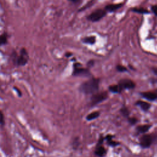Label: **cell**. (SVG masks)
I'll use <instances>...</instances> for the list:
<instances>
[{
    "label": "cell",
    "instance_id": "obj_1",
    "mask_svg": "<svg viewBox=\"0 0 157 157\" xmlns=\"http://www.w3.org/2000/svg\"><path fill=\"white\" fill-rule=\"evenodd\" d=\"M100 79L91 78L83 82L79 86V90L85 94H94L98 93L99 88Z\"/></svg>",
    "mask_w": 157,
    "mask_h": 157
},
{
    "label": "cell",
    "instance_id": "obj_2",
    "mask_svg": "<svg viewBox=\"0 0 157 157\" xmlns=\"http://www.w3.org/2000/svg\"><path fill=\"white\" fill-rule=\"evenodd\" d=\"M12 59L14 64L18 66H23L26 65L29 59V55L25 48H22L20 51V54L17 55L15 52H13L12 55Z\"/></svg>",
    "mask_w": 157,
    "mask_h": 157
},
{
    "label": "cell",
    "instance_id": "obj_3",
    "mask_svg": "<svg viewBox=\"0 0 157 157\" xmlns=\"http://www.w3.org/2000/svg\"><path fill=\"white\" fill-rule=\"evenodd\" d=\"M109 97L108 93L107 91H101L96 93L93 94L90 98V104L91 106H94L105 100Z\"/></svg>",
    "mask_w": 157,
    "mask_h": 157
},
{
    "label": "cell",
    "instance_id": "obj_4",
    "mask_svg": "<svg viewBox=\"0 0 157 157\" xmlns=\"http://www.w3.org/2000/svg\"><path fill=\"white\" fill-rule=\"evenodd\" d=\"M72 74L74 76L88 77L91 75V72L89 68H83L80 63H75L74 64V69Z\"/></svg>",
    "mask_w": 157,
    "mask_h": 157
},
{
    "label": "cell",
    "instance_id": "obj_5",
    "mask_svg": "<svg viewBox=\"0 0 157 157\" xmlns=\"http://www.w3.org/2000/svg\"><path fill=\"white\" fill-rule=\"evenodd\" d=\"M107 14V12L105 9H98L92 12L87 17V20L92 22H96L99 21L103 17H104Z\"/></svg>",
    "mask_w": 157,
    "mask_h": 157
},
{
    "label": "cell",
    "instance_id": "obj_6",
    "mask_svg": "<svg viewBox=\"0 0 157 157\" xmlns=\"http://www.w3.org/2000/svg\"><path fill=\"white\" fill-rule=\"evenodd\" d=\"M153 138L151 134H144L139 139V145L143 148H149L152 142Z\"/></svg>",
    "mask_w": 157,
    "mask_h": 157
},
{
    "label": "cell",
    "instance_id": "obj_7",
    "mask_svg": "<svg viewBox=\"0 0 157 157\" xmlns=\"http://www.w3.org/2000/svg\"><path fill=\"white\" fill-rule=\"evenodd\" d=\"M118 85L122 90L133 89L136 86L135 83L129 78H121L118 81Z\"/></svg>",
    "mask_w": 157,
    "mask_h": 157
},
{
    "label": "cell",
    "instance_id": "obj_8",
    "mask_svg": "<svg viewBox=\"0 0 157 157\" xmlns=\"http://www.w3.org/2000/svg\"><path fill=\"white\" fill-rule=\"evenodd\" d=\"M123 6V3H118V4H107L105 6L104 9L107 12H113L121 8Z\"/></svg>",
    "mask_w": 157,
    "mask_h": 157
},
{
    "label": "cell",
    "instance_id": "obj_9",
    "mask_svg": "<svg viewBox=\"0 0 157 157\" xmlns=\"http://www.w3.org/2000/svg\"><path fill=\"white\" fill-rule=\"evenodd\" d=\"M94 153L96 156L98 157H105L107 154V150L102 145L96 147V149L94 151Z\"/></svg>",
    "mask_w": 157,
    "mask_h": 157
},
{
    "label": "cell",
    "instance_id": "obj_10",
    "mask_svg": "<svg viewBox=\"0 0 157 157\" xmlns=\"http://www.w3.org/2000/svg\"><path fill=\"white\" fill-rule=\"evenodd\" d=\"M140 94L143 98L150 101H153L157 99V94L155 92H143L141 93Z\"/></svg>",
    "mask_w": 157,
    "mask_h": 157
},
{
    "label": "cell",
    "instance_id": "obj_11",
    "mask_svg": "<svg viewBox=\"0 0 157 157\" xmlns=\"http://www.w3.org/2000/svg\"><path fill=\"white\" fill-rule=\"evenodd\" d=\"M113 137H114V136H113L112 134H107L104 137L105 140L107 141V145L112 147H117L120 145V143L118 142H116V141L112 140Z\"/></svg>",
    "mask_w": 157,
    "mask_h": 157
},
{
    "label": "cell",
    "instance_id": "obj_12",
    "mask_svg": "<svg viewBox=\"0 0 157 157\" xmlns=\"http://www.w3.org/2000/svg\"><path fill=\"white\" fill-rule=\"evenodd\" d=\"M135 104L136 105H138L140 107V109L144 111V112H147L148 111L150 107H151V104L147 102H145V101H137V102H136Z\"/></svg>",
    "mask_w": 157,
    "mask_h": 157
},
{
    "label": "cell",
    "instance_id": "obj_13",
    "mask_svg": "<svg viewBox=\"0 0 157 157\" xmlns=\"http://www.w3.org/2000/svg\"><path fill=\"white\" fill-rule=\"evenodd\" d=\"M151 128L150 124H142L139 125L136 127V131L138 134H145Z\"/></svg>",
    "mask_w": 157,
    "mask_h": 157
},
{
    "label": "cell",
    "instance_id": "obj_14",
    "mask_svg": "<svg viewBox=\"0 0 157 157\" xmlns=\"http://www.w3.org/2000/svg\"><path fill=\"white\" fill-rule=\"evenodd\" d=\"M96 40V38L94 36H86L82 39V41L84 44H94Z\"/></svg>",
    "mask_w": 157,
    "mask_h": 157
},
{
    "label": "cell",
    "instance_id": "obj_15",
    "mask_svg": "<svg viewBox=\"0 0 157 157\" xmlns=\"http://www.w3.org/2000/svg\"><path fill=\"white\" fill-rule=\"evenodd\" d=\"M108 89H109L110 92L113 93H121V91H123L118 84L117 85H110L109 86Z\"/></svg>",
    "mask_w": 157,
    "mask_h": 157
},
{
    "label": "cell",
    "instance_id": "obj_16",
    "mask_svg": "<svg viewBox=\"0 0 157 157\" xmlns=\"http://www.w3.org/2000/svg\"><path fill=\"white\" fill-rule=\"evenodd\" d=\"M99 115H100V112L99 111H94L87 115V116L86 117V120L87 121H91L93 120H94L98 118Z\"/></svg>",
    "mask_w": 157,
    "mask_h": 157
},
{
    "label": "cell",
    "instance_id": "obj_17",
    "mask_svg": "<svg viewBox=\"0 0 157 157\" xmlns=\"http://www.w3.org/2000/svg\"><path fill=\"white\" fill-rule=\"evenodd\" d=\"M120 113H121V114L123 116V117H126V118H129V114H130V112H129V109H128V107H126V106H123V107H121V108L120 109Z\"/></svg>",
    "mask_w": 157,
    "mask_h": 157
},
{
    "label": "cell",
    "instance_id": "obj_18",
    "mask_svg": "<svg viewBox=\"0 0 157 157\" xmlns=\"http://www.w3.org/2000/svg\"><path fill=\"white\" fill-rule=\"evenodd\" d=\"M131 10L132 12L139 13H142V14H145V13H149V11L147 9H144V8H142V7H140V8L134 7V8H132Z\"/></svg>",
    "mask_w": 157,
    "mask_h": 157
},
{
    "label": "cell",
    "instance_id": "obj_19",
    "mask_svg": "<svg viewBox=\"0 0 157 157\" xmlns=\"http://www.w3.org/2000/svg\"><path fill=\"white\" fill-rule=\"evenodd\" d=\"M7 43V33L4 32L0 36V44L1 45H5Z\"/></svg>",
    "mask_w": 157,
    "mask_h": 157
},
{
    "label": "cell",
    "instance_id": "obj_20",
    "mask_svg": "<svg viewBox=\"0 0 157 157\" xmlns=\"http://www.w3.org/2000/svg\"><path fill=\"white\" fill-rule=\"evenodd\" d=\"M116 69L120 72H124L128 71V69L125 66L121 64H117L116 66Z\"/></svg>",
    "mask_w": 157,
    "mask_h": 157
},
{
    "label": "cell",
    "instance_id": "obj_21",
    "mask_svg": "<svg viewBox=\"0 0 157 157\" xmlns=\"http://www.w3.org/2000/svg\"><path fill=\"white\" fill-rule=\"evenodd\" d=\"M94 3V1H89L85 6H83V7H82L81 8H80V9L78 10V12H80V11L84 10L85 9H87L88 7H91V6H93Z\"/></svg>",
    "mask_w": 157,
    "mask_h": 157
},
{
    "label": "cell",
    "instance_id": "obj_22",
    "mask_svg": "<svg viewBox=\"0 0 157 157\" xmlns=\"http://www.w3.org/2000/svg\"><path fill=\"white\" fill-rule=\"evenodd\" d=\"M128 120L129 123L130 124H131V125L136 124L137 123V121H138V120L136 118H135V117H129L128 118Z\"/></svg>",
    "mask_w": 157,
    "mask_h": 157
},
{
    "label": "cell",
    "instance_id": "obj_23",
    "mask_svg": "<svg viewBox=\"0 0 157 157\" xmlns=\"http://www.w3.org/2000/svg\"><path fill=\"white\" fill-rule=\"evenodd\" d=\"M104 140H105V137L103 136H100V137H99V138L98 140V143H97L96 147H99V146L102 145Z\"/></svg>",
    "mask_w": 157,
    "mask_h": 157
},
{
    "label": "cell",
    "instance_id": "obj_24",
    "mask_svg": "<svg viewBox=\"0 0 157 157\" xmlns=\"http://www.w3.org/2000/svg\"><path fill=\"white\" fill-rule=\"evenodd\" d=\"M72 145H73V147H74L75 149L77 148V147L79 145V140H78V138H76V139H75L74 140Z\"/></svg>",
    "mask_w": 157,
    "mask_h": 157
},
{
    "label": "cell",
    "instance_id": "obj_25",
    "mask_svg": "<svg viewBox=\"0 0 157 157\" xmlns=\"http://www.w3.org/2000/svg\"><path fill=\"white\" fill-rule=\"evenodd\" d=\"M151 11L153 12V13L156 16H157V6H156V5L151 6Z\"/></svg>",
    "mask_w": 157,
    "mask_h": 157
},
{
    "label": "cell",
    "instance_id": "obj_26",
    "mask_svg": "<svg viewBox=\"0 0 157 157\" xmlns=\"http://www.w3.org/2000/svg\"><path fill=\"white\" fill-rule=\"evenodd\" d=\"M0 115H1V121H0L1 126V127H2L4 124V115L1 111L0 113Z\"/></svg>",
    "mask_w": 157,
    "mask_h": 157
},
{
    "label": "cell",
    "instance_id": "obj_27",
    "mask_svg": "<svg viewBox=\"0 0 157 157\" xmlns=\"http://www.w3.org/2000/svg\"><path fill=\"white\" fill-rule=\"evenodd\" d=\"M94 61L93 60V59H91V60L88 61V63L86 64V66H88V68H90V67H91L94 65Z\"/></svg>",
    "mask_w": 157,
    "mask_h": 157
},
{
    "label": "cell",
    "instance_id": "obj_28",
    "mask_svg": "<svg viewBox=\"0 0 157 157\" xmlns=\"http://www.w3.org/2000/svg\"><path fill=\"white\" fill-rule=\"evenodd\" d=\"M13 90L16 91V92L17 93V94H18V96H20V97L21 96V95H22L21 92V91H20L18 88H17L16 86H13Z\"/></svg>",
    "mask_w": 157,
    "mask_h": 157
},
{
    "label": "cell",
    "instance_id": "obj_29",
    "mask_svg": "<svg viewBox=\"0 0 157 157\" xmlns=\"http://www.w3.org/2000/svg\"><path fill=\"white\" fill-rule=\"evenodd\" d=\"M152 71L153 72V73L156 75H157V68H153Z\"/></svg>",
    "mask_w": 157,
    "mask_h": 157
},
{
    "label": "cell",
    "instance_id": "obj_30",
    "mask_svg": "<svg viewBox=\"0 0 157 157\" xmlns=\"http://www.w3.org/2000/svg\"><path fill=\"white\" fill-rule=\"evenodd\" d=\"M72 54L71 53H66V54H65V56H66V57H69V56H72Z\"/></svg>",
    "mask_w": 157,
    "mask_h": 157
},
{
    "label": "cell",
    "instance_id": "obj_31",
    "mask_svg": "<svg viewBox=\"0 0 157 157\" xmlns=\"http://www.w3.org/2000/svg\"><path fill=\"white\" fill-rule=\"evenodd\" d=\"M70 2H72V3L75 4V3H78V2H80V1H75V0H73V1H70Z\"/></svg>",
    "mask_w": 157,
    "mask_h": 157
},
{
    "label": "cell",
    "instance_id": "obj_32",
    "mask_svg": "<svg viewBox=\"0 0 157 157\" xmlns=\"http://www.w3.org/2000/svg\"><path fill=\"white\" fill-rule=\"evenodd\" d=\"M155 93H156V94H157V90H155Z\"/></svg>",
    "mask_w": 157,
    "mask_h": 157
}]
</instances>
